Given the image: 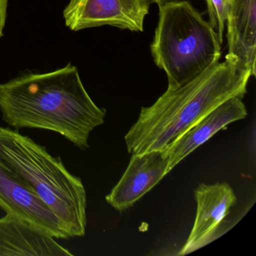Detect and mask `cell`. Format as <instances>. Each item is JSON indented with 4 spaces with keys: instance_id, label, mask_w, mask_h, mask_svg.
Returning a JSON list of instances; mask_svg holds the SVG:
<instances>
[{
    "instance_id": "9",
    "label": "cell",
    "mask_w": 256,
    "mask_h": 256,
    "mask_svg": "<svg viewBox=\"0 0 256 256\" xmlns=\"http://www.w3.org/2000/svg\"><path fill=\"white\" fill-rule=\"evenodd\" d=\"M246 116V108L242 98L233 97L222 103L162 151L168 158V172L169 173L194 150L206 143L216 133L232 122L245 119Z\"/></svg>"
},
{
    "instance_id": "10",
    "label": "cell",
    "mask_w": 256,
    "mask_h": 256,
    "mask_svg": "<svg viewBox=\"0 0 256 256\" xmlns=\"http://www.w3.org/2000/svg\"><path fill=\"white\" fill-rule=\"evenodd\" d=\"M226 61L256 76V0H230Z\"/></svg>"
},
{
    "instance_id": "13",
    "label": "cell",
    "mask_w": 256,
    "mask_h": 256,
    "mask_svg": "<svg viewBox=\"0 0 256 256\" xmlns=\"http://www.w3.org/2000/svg\"><path fill=\"white\" fill-rule=\"evenodd\" d=\"M8 0H0V40L4 36V28L6 23Z\"/></svg>"
},
{
    "instance_id": "5",
    "label": "cell",
    "mask_w": 256,
    "mask_h": 256,
    "mask_svg": "<svg viewBox=\"0 0 256 256\" xmlns=\"http://www.w3.org/2000/svg\"><path fill=\"white\" fill-rule=\"evenodd\" d=\"M150 4V0H70L64 18L72 31L112 26L143 32Z\"/></svg>"
},
{
    "instance_id": "12",
    "label": "cell",
    "mask_w": 256,
    "mask_h": 256,
    "mask_svg": "<svg viewBox=\"0 0 256 256\" xmlns=\"http://www.w3.org/2000/svg\"><path fill=\"white\" fill-rule=\"evenodd\" d=\"M208 8L209 24L218 34L220 42L222 44L223 32L227 22L230 0H205Z\"/></svg>"
},
{
    "instance_id": "11",
    "label": "cell",
    "mask_w": 256,
    "mask_h": 256,
    "mask_svg": "<svg viewBox=\"0 0 256 256\" xmlns=\"http://www.w3.org/2000/svg\"><path fill=\"white\" fill-rule=\"evenodd\" d=\"M72 256L53 236L28 222L7 214L0 218V256Z\"/></svg>"
},
{
    "instance_id": "3",
    "label": "cell",
    "mask_w": 256,
    "mask_h": 256,
    "mask_svg": "<svg viewBox=\"0 0 256 256\" xmlns=\"http://www.w3.org/2000/svg\"><path fill=\"white\" fill-rule=\"evenodd\" d=\"M0 160L34 190L70 238L85 234L86 190L60 157L18 130L0 126Z\"/></svg>"
},
{
    "instance_id": "7",
    "label": "cell",
    "mask_w": 256,
    "mask_h": 256,
    "mask_svg": "<svg viewBox=\"0 0 256 256\" xmlns=\"http://www.w3.org/2000/svg\"><path fill=\"white\" fill-rule=\"evenodd\" d=\"M194 196L197 204L194 224L178 256L190 254L214 240L222 223L238 202L233 188L226 182L200 184Z\"/></svg>"
},
{
    "instance_id": "14",
    "label": "cell",
    "mask_w": 256,
    "mask_h": 256,
    "mask_svg": "<svg viewBox=\"0 0 256 256\" xmlns=\"http://www.w3.org/2000/svg\"><path fill=\"white\" fill-rule=\"evenodd\" d=\"M151 4H156L158 6L162 5V4H164V2H168L169 0H150Z\"/></svg>"
},
{
    "instance_id": "4",
    "label": "cell",
    "mask_w": 256,
    "mask_h": 256,
    "mask_svg": "<svg viewBox=\"0 0 256 256\" xmlns=\"http://www.w3.org/2000/svg\"><path fill=\"white\" fill-rule=\"evenodd\" d=\"M218 34L188 1L158 6V20L151 54L174 90L192 80L221 58Z\"/></svg>"
},
{
    "instance_id": "2",
    "label": "cell",
    "mask_w": 256,
    "mask_h": 256,
    "mask_svg": "<svg viewBox=\"0 0 256 256\" xmlns=\"http://www.w3.org/2000/svg\"><path fill=\"white\" fill-rule=\"evenodd\" d=\"M252 76L227 61L218 62L184 86L168 89L152 106L142 108L124 138L127 150H164L222 103L244 98Z\"/></svg>"
},
{
    "instance_id": "1",
    "label": "cell",
    "mask_w": 256,
    "mask_h": 256,
    "mask_svg": "<svg viewBox=\"0 0 256 256\" xmlns=\"http://www.w3.org/2000/svg\"><path fill=\"white\" fill-rule=\"evenodd\" d=\"M0 110L10 126L54 132L82 150L89 148L91 132L104 124L106 115L86 92L77 67L70 64L1 84Z\"/></svg>"
},
{
    "instance_id": "8",
    "label": "cell",
    "mask_w": 256,
    "mask_h": 256,
    "mask_svg": "<svg viewBox=\"0 0 256 256\" xmlns=\"http://www.w3.org/2000/svg\"><path fill=\"white\" fill-rule=\"evenodd\" d=\"M168 158L162 151L132 154L126 170L106 202L120 212L130 209L168 174Z\"/></svg>"
},
{
    "instance_id": "6",
    "label": "cell",
    "mask_w": 256,
    "mask_h": 256,
    "mask_svg": "<svg viewBox=\"0 0 256 256\" xmlns=\"http://www.w3.org/2000/svg\"><path fill=\"white\" fill-rule=\"evenodd\" d=\"M0 206L10 215L22 218L54 238L68 239L56 216L31 187L0 160Z\"/></svg>"
}]
</instances>
